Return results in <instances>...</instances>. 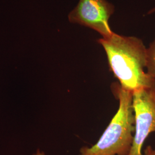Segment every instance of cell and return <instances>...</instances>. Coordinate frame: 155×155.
<instances>
[{"mask_svg":"<svg viewBox=\"0 0 155 155\" xmlns=\"http://www.w3.org/2000/svg\"><path fill=\"white\" fill-rule=\"evenodd\" d=\"M97 42L105 51L110 71L123 89L130 91L155 85V79L147 71V48L134 36L116 33Z\"/></svg>","mask_w":155,"mask_h":155,"instance_id":"1","label":"cell"},{"mask_svg":"<svg viewBox=\"0 0 155 155\" xmlns=\"http://www.w3.org/2000/svg\"><path fill=\"white\" fill-rule=\"evenodd\" d=\"M111 89L118 100V109L98 141L91 147H83L79 155H129L133 143L134 114L133 92L123 89L119 83Z\"/></svg>","mask_w":155,"mask_h":155,"instance_id":"2","label":"cell"},{"mask_svg":"<svg viewBox=\"0 0 155 155\" xmlns=\"http://www.w3.org/2000/svg\"><path fill=\"white\" fill-rule=\"evenodd\" d=\"M134 132L129 155H143L142 148L150 134L155 132V85L133 92Z\"/></svg>","mask_w":155,"mask_h":155,"instance_id":"3","label":"cell"},{"mask_svg":"<svg viewBox=\"0 0 155 155\" xmlns=\"http://www.w3.org/2000/svg\"><path fill=\"white\" fill-rule=\"evenodd\" d=\"M114 12V6L106 0H79L68 18L71 23L94 29L102 38H107L114 33L109 24Z\"/></svg>","mask_w":155,"mask_h":155,"instance_id":"4","label":"cell"},{"mask_svg":"<svg viewBox=\"0 0 155 155\" xmlns=\"http://www.w3.org/2000/svg\"><path fill=\"white\" fill-rule=\"evenodd\" d=\"M147 72L155 79V39L147 48Z\"/></svg>","mask_w":155,"mask_h":155,"instance_id":"5","label":"cell"},{"mask_svg":"<svg viewBox=\"0 0 155 155\" xmlns=\"http://www.w3.org/2000/svg\"><path fill=\"white\" fill-rule=\"evenodd\" d=\"M143 155H155V148L152 146H147L144 150V154Z\"/></svg>","mask_w":155,"mask_h":155,"instance_id":"6","label":"cell"},{"mask_svg":"<svg viewBox=\"0 0 155 155\" xmlns=\"http://www.w3.org/2000/svg\"><path fill=\"white\" fill-rule=\"evenodd\" d=\"M33 155H45V153L43 152H40V150H38L37 152L35 154H34Z\"/></svg>","mask_w":155,"mask_h":155,"instance_id":"7","label":"cell"},{"mask_svg":"<svg viewBox=\"0 0 155 155\" xmlns=\"http://www.w3.org/2000/svg\"><path fill=\"white\" fill-rule=\"evenodd\" d=\"M155 7H154L153 8H152V9H151L150 10V11L148 12V15H150V14H152V13H155Z\"/></svg>","mask_w":155,"mask_h":155,"instance_id":"8","label":"cell"}]
</instances>
